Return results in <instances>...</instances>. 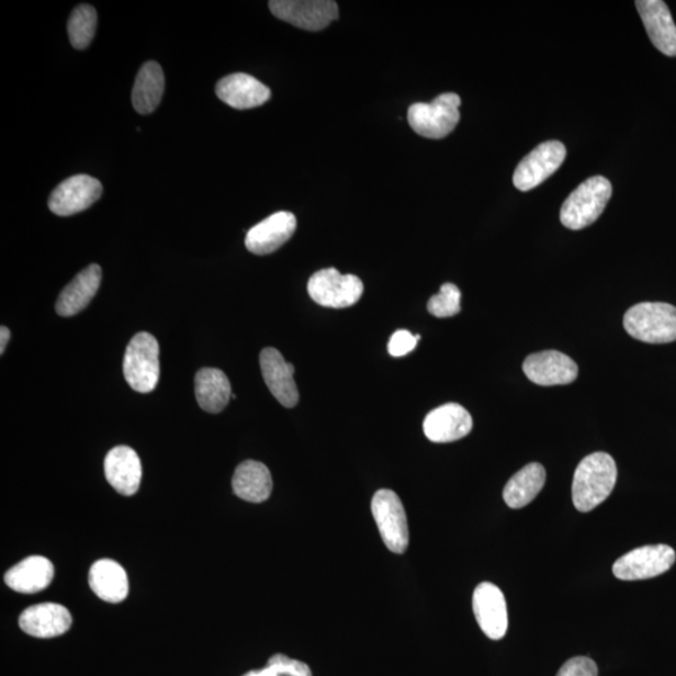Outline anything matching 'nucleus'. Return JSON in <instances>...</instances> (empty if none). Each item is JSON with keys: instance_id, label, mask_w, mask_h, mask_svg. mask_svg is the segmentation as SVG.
Returning <instances> with one entry per match:
<instances>
[{"instance_id": "nucleus-17", "label": "nucleus", "mask_w": 676, "mask_h": 676, "mask_svg": "<svg viewBox=\"0 0 676 676\" xmlns=\"http://www.w3.org/2000/svg\"><path fill=\"white\" fill-rule=\"evenodd\" d=\"M25 634L40 639L64 635L72 627V616L64 605L44 602L25 609L20 617Z\"/></svg>"}, {"instance_id": "nucleus-34", "label": "nucleus", "mask_w": 676, "mask_h": 676, "mask_svg": "<svg viewBox=\"0 0 676 676\" xmlns=\"http://www.w3.org/2000/svg\"><path fill=\"white\" fill-rule=\"evenodd\" d=\"M255 676H281L279 674H275L272 669L270 668H266L262 671H255Z\"/></svg>"}, {"instance_id": "nucleus-5", "label": "nucleus", "mask_w": 676, "mask_h": 676, "mask_svg": "<svg viewBox=\"0 0 676 676\" xmlns=\"http://www.w3.org/2000/svg\"><path fill=\"white\" fill-rule=\"evenodd\" d=\"M124 378L140 394L153 393L159 380V346L147 333L132 338L123 360Z\"/></svg>"}, {"instance_id": "nucleus-19", "label": "nucleus", "mask_w": 676, "mask_h": 676, "mask_svg": "<svg viewBox=\"0 0 676 676\" xmlns=\"http://www.w3.org/2000/svg\"><path fill=\"white\" fill-rule=\"evenodd\" d=\"M222 102L235 110H251L270 101V88L246 74H234L222 78L216 86Z\"/></svg>"}, {"instance_id": "nucleus-22", "label": "nucleus", "mask_w": 676, "mask_h": 676, "mask_svg": "<svg viewBox=\"0 0 676 676\" xmlns=\"http://www.w3.org/2000/svg\"><path fill=\"white\" fill-rule=\"evenodd\" d=\"M55 577V566L47 557L30 556L9 568L5 584L14 592L35 594L48 588Z\"/></svg>"}, {"instance_id": "nucleus-4", "label": "nucleus", "mask_w": 676, "mask_h": 676, "mask_svg": "<svg viewBox=\"0 0 676 676\" xmlns=\"http://www.w3.org/2000/svg\"><path fill=\"white\" fill-rule=\"evenodd\" d=\"M461 98L443 93L431 103H415L408 109L407 120L417 135L441 139L450 135L460 122Z\"/></svg>"}, {"instance_id": "nucleus-26", "label": "nucleus", "mask_w": 676, "mask_h": 676, "mask_svg": "<svg viewBox=\"0 0 676 676\" xmlns=\"http://www.w3.org/2000/svg\"><path fill=\"white\" fill-rule=\"evenodd\" d=\"M547 482L544 466L532 462L516 473L504 488V500L511 509L529 505L542 491Z\"/></svg>"}, {"instance_id": "nucleus-27", "label": "nucleus", "mask_w": 676, "mask_h": 676, "mask_svg": "<svg viewBox=\"0 0 676 676\" xmlns=\"http://www.w3.org/2000/svg\"><path fill=\"white\" fill-rule=\"evenodd\" d=\"M165 92V75L156 61L142 66L132 91V103L139 114H149L157 110Z\"/></svg>"}, {"instance_id": "nucleus-33", "label": "nucleus", "mask_w": 676, "mask_h": 676, "mask_svg": "<svg viewBox=\"0 0 676 676\" xmlns=\"http://www.w3.org/2000/svg\"><path fill=\"white\" fill-rule=\"evenodd\" d=\"M9 338H11V331L5 326L0 328V353H4L7 349V345L9 342Z\"/></svg>"}, {"instance_id": "nucleus-20", "label": "nucleus", "mask_w": 676, "mask_h": 676, "mask_svg": "<svg viewBox=\"0 0 676 676\" xmlns=\"http://www.w3.org/2000/svg\"><path fill=\"white\" fill-rule=\"evenodd\" d=\"M104 474L115 492L124 496L135 495L142 480L137 452L128 447L112 449L104 459Z\"/></svg>"}, {"instance_id": "nucleus-11", "label": "nucleus", "mask_w": 676, "mask_h": 676, "mask_svg": "<svg viewBox=\"0 0 676 676\" xmlns=\"http://www.w3.org/2000/svg\"><path fill=\"white\" fill-rule=\"evenodd\" d=\"M102 183L87 174L67 178L52 192L48 206L59 217L77 215L101 199Z\"/></svg>"}, {"instance_id": "nucleus-10", "label": "nucleus", "mask_w": 676, "mask_h": 676, "mask_svg": "<svg viewBox=\"0 0 676 676\" xmlns=\"http://www.w3.org/2000/svg\"><path fill=\"white\" fill-rule=\"evenodd\" d=\"M566 148L559 140H548L522 159L514 173L516 189L528 192L544 183L565 161Z\"/></svg>"}, {"instance_id": "nucleus-28", "label": "nucleus", "mask_w": 676, "mask_h": 676, "mask_svg": "<svg viewBox=\"0 0 676 676\" xmlns=\"http://www.w3.org/2000/svg\"><path fill=\"white\" fill-rule=\"evenodd\" d=\"M97 30V12L92 5H78L68 21L70 43L76 49H86L94 38Z\"/></svg>"}, {"instance_id": "nucleus-14", "label": "nucleus", "mask_w": 676, "mask_h": 676, "mask_svg": "<svg viewBox=\"0 0 676 676\" xmlns=\"http://www.w3.org/2000/svg\"><path fill=\"white\" fill-rule=\"evenodd\" d=\"M297 219L291 212H278L248 230L247 250L264 256L278 251L296 233Z\"/></svg>"}, {"instance_id": "nucleus-16", "label": "nucleus", "mask_w": 676, "mask_h": 676, "mask_svg": "<svg viewBox=\"0 0 676 676\" xmlns=\"http://www.w3.org/2000/svg\"><path fill=\"white\" fill-rule=\"evenodd\" d=\"M473 430V417L458 404L435 408L426 416L424 432L432 442L447 443L465 438Z\"/></svg>"}, {"instance_id": "nucleus-8", "label": "nucleus", "mask_w": 676, "mask_h": 676, "mask_svg": "<svg viewBox=\"0 0 676 676\" xmlns=\"http://www.w3.org/2000/svg\"><path fill=\"white\" fill-rule=\"evenodd\" d=\"M675 557V551L668 545L638 548L619 557L612 573L622 582L652 579L671 571Z\"/></svg>"}, {"instance_id": "nucleus-12", "label": "nucleus", "mask_w": 676, "mask_h": 676, "mask_svg": "<svg viewBox=\"0 0 676 676\" xmlns=\"http://www.w3.org/2000/svg\"><path fill=\"white\" fill-rule=\"evenodd\" d=\"M525 375L540 386L572 384L579 373L574 360L563 352L550 350L528 356L523 361Z\"/></svg>"}, {"instance_id": "nucleus-35", "label": "nucleus", "mask_w": 676, "mask_h": 676, "mask_svg": "<svg viewBox=\"0 0 676 676\" xmlns=\"http://www.w3.org/2000/svg\"><path fill=\"white\" fill-rule=\"evenodd\" d=\"M244 676H255V671L252 672H248L247 674H245Z\"/></svg>"}, {"instance_id": "nucleus-2", "label": "nucleus", "mask_w": 676, "mask_h": 676, "mask_svg": "<svg viewBox=\"0 0 676 676\" xmlns=\"http://www.w3.org/2000/svg\"><path fill=\"white\" fill-rule=\"evenodd\" d=\"M611 194L612 187L607 178H589L568 195L560 211V221L574 230L592 226L607 207Z\"/></svg>"}, {"instance_id": "nucleus-6", "label": "nucleus", "mask_w": 676, "mask_h": 676, "mask_svg": "<svg viewBox=\"0 0 676 676\" xmlns=\"http://www.w3.org/2000/svg\"><path fill=\"white\" fill-rule=\"evenodd\" d=\"M371 511L386 548L395 554H404L410 532L405 507L397 494L382 488L372 497Z\"/></svg>"}, {"instance_id": "nucleus-21", "label": "nucleus", "mask_w": 676, "mask_h": 676, "mask_svg": "<svg viewBox=\"0 0 676 676\" xmlns=\"http://www.w3.org/2000/svg\"><path fill=\"white\" fill-rule=\"evenodd\" d=\"M101 281L102 270L98 264H91L79 272L60 292L56 304L57 314L61 317H72L81 313L95 296Z\"/></svg>"}, {"instance_id": "nucleus-25", "label": "nucleus", "mask_w": 676, "mask_h": 676, "mask_svg": "<svg viewBox=\"0 0 676 676\" xmlns=\"http://www.w3.org/2000/svg\"><path fill=\"white\" fill-rule=\"evenodd\" d=\"M194 393L202 410L218 414L225 410L233 397L229 380L224 371L218 369H202L194 378Z\"/></svg>"}, {"instance_id": "nucleus-32", "label": "nucleus", "mask_w": 676, "mask_h": 676, "mask_svg": "<svg viewBox=\"0 0 676 676\" xmlns=\"http://www.w3.org/2000/svg\"><path fill=\"white\" fill-rule=\"evenodd\" d=\"M420 341V336H414L410 331H396L388 342V353L394 358H403V356L415 350L417 342Z\"/></svg>"}, {"instance_id": "nucleus-24", "label": "nucleus", "mask_w": 676, "mask_h": 676, "mask_svg": "<svg viewBox=\"0 0 676 676\" xmlns=\"http://www.w3.org/2000/svg\"><path fill=\"white\" fill-rule=\"evenodd\" d=\"M272 487L270 470L262 462L247 460L235 471L233 488L239 499L255 504L263 503L271 496Z\"/></svg>"}, {"instance_id": "nucleus-30", "label": "nucleus", "mask_w": 676, "mask_h": 676, "mask_svg": "<svg viewBox=\"0 0 676 676\" xmlns=\"http://www.w3.org/2000/svg\"><path fill=\"white\" fill-rule=\"evenodd\" d=\"M267 668L272 669L275 674L288 676H313L309 666L283 654H275L270 657L267 663Z\"/></svg>"}, {"instance_id": "nucleus-15", "label": "nucleus", "mask_w": 676, "mask_h": 676, "mask_svg": "<svg viewBox=\"0 0 676 676\" xmlns=\"http://www.w3.org/2000/svg\"><path fill=\"white\" fill-rule=\"evenodd\" d=\"M262 376L267 387L278 402L288 408L298 404L300 395L293 373L295 368L284 361L280 351L266 347L260 354Z\"/></svg>"}, {"instance_id": "nucleus-3", "label": "nucleus", "mask_w": 676, "mask_h": 676, "mask_svg": "<svg viewBox=\"0 0 676 676\" xmlns=\"http://www.w3.org/2000/svg\"><path fill=\"white\" fill-rule=\"evenodd\" d=\"M627 333L646 343L676 341V307L663 302H643L628 309L624 316Z\"/></svg>"}, {"instance_id": "nucleus-23", "label": "nucleus", "mask_w": 676, "mask_h": 676, "mask_svg": "<svg viewBox=\"0 0 676 676\" xmlns=\"http://www.w3.org/2000/svg\"><path fill=\"white\" fill-rule=\"evenodd\" d=\"M88 582L98 598L106 602H121L128 596L127 573L113 560H98L89 571Z\"/></svg>"}, {"instance_id": "nucleus-7", "label": "nucleus", "mask_w": 676, "mask_h": 676, "mask_svg": "<svg viewBox=\"0 0 676 676\" xmlns=\"http://www.w3.org/2000/svg\"><path fill=\"white\" fill-rule=\"evenodd\" d=\"M307 291L319 306L346 308L358 304L363 293V283L358 275L325 269L313 274Z\"/></svg>"}, {"instance_id": "nucleus-9", "label": "nucleus", "mask_w": 676, "mask_h": 676, "mask_svg": "<svg viewBox=\"0 0 676 676\" xmlns=\"http://www.w3.org/2000/svg\"><path fill=\"white\" fill-rule=\"evenodd\" d=\"M269 5L279 20L309 32L323 31L338 18L331 0H272Z\"/></svg>"}, {"instance_id": "nucleus-1", "label": "nucleus", "mask_w": 676, "mask_h": 676, "mask_svg": "<svg viewBox=\"0 0 676 676\" xmlns=\"http://www.w3.org/2000/svg\"><path fill=\"white\" fill-rule=\"evenodd\" d=\"M618 467L607 452L586 457L576 467L573 480V503L581 512H589L608 499L616 487Z\"/></svg>"}, {"instance_id": "nucleus-31", "label": "nucleus", "mask_w": 676, "mask_h": 676, "mask_svg": "<svg viewBox=\"0 0 676 676\" xmlns=\"http://www.w3.org/2000/svg\"><path fill=\"white\" fill-rule=\"evenodd\" d=\"M598 665L590 657L576 656L560 668L556 676H598Z\"/></svg>"}, {"instance_id": "nucleus-29", "label": "nucleus", "mask_w": 676, "mask_h": 676, "mask_svg": "<svg viewBox=\"0 0 676 676\" xmlns=\"http://www.w3.org/2000/svg\"><path fill=\"white\" fill-rule=\"evenodd\" d=\"M461 292L453 283H444L438 295L430 298L427 304L429 313L439 318L455 316L460 313Z\"/></svg>"}, {"instance_id": "nucleus-18", "label": "nucleus", "mask_w": 676, "mask_h": 676, "mask_svg": "<svg viewBox=\"0 0 676 676\" xmlns=\"http://www.w3.org/2000/svg\"><path fill=\"white\" fill-rule=\"evenodd\" d=\"M635 4L655 48L665 56L676 57V25L669 7L663 0H638Z\"/></svg>"}, {"instance_id": "nucleus-13", "label": "nucleus", "mask_w": 676, "mask_h": 676, "mask_svg": "<svg viewBox=\"0 0 676 676\" xmlns=\"http://www.w3.org/2000/svg\"><path fill=\"white\" fill-rule=\"evenodd\" d=\"M473 609L477 624L487 638L500 640L509 627L507 605L503 592L492 583H482L473 596Z\"/></svg>"}]
</instances>
